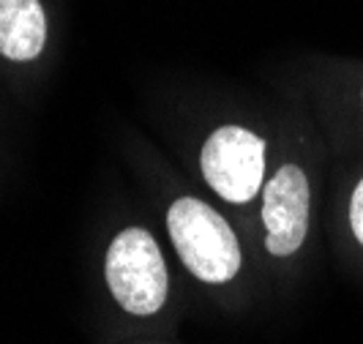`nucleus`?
I'll list each match as a JSON object with an SVG mask.
<instances>
[{"mask_svg":"<svg viewBox=\"0 0 363 344\" xmlns=\"http://www.w3.org/2000/svg\"><path fill=\"white\" fill-rule=\"evenodd\" d=\"M202 175L227 202H249L262 186L265 143L240 126H224L202 148Z\"/></svg>","mask_w":363,"mask_h":344,"instance_id":"nucleus-3","label":"nucleus"},{"mask_svg":"<svg viewBox=\"0 0 363 344\" xmlns=\"http://www.w3.org/2000/svg\"><path fill=\"white\" fill-rule=\"evenodd\" d=\"M47 41V17L38 0H0V55L33 60Z\"/></svg>","mask_w":363,"mask_h":344,"instance_id":"nucleus-5","label":"nucleus"},{"mask_svg":"<svg viewBox=\"0 0 363 344\" xmlns=\"http://www.w3.org/2000/svg\"><path fill=\"white\" fill-rule=\"evenodd\" d=\"M107 284L131 314H156L167 301V265L159 243L143 227H128L109 243Z\"/></svg>","mask_w":363,"mask_h":344,"instance_id":"nucleus-2","label":"nucleus"},{"mask_svg":"<svg viewBox=\"0 0 363 344\" xmlns=\"http://www.w3.org/2000/svg\"><path fill=\"white\" fill-rule=\"evenodd\" d=\"M350 224H352V233L363 243V181L358 183L355 194H352V205H350Z\"/></svg>","mask_w":363,"mask_h":344,"instance_id":"nucleus-6","label":"nucleus"},{"mask_svg":"<svg viewBox=\"0 0 363 344\" xmlns=\"http://www.w3.org/2000/svg\"><path fill=\"white\" fill-rule=\"evenodd\" d=\"M167 227L183 265L197 279L221 284L240 271V246L235 233L202 199H175L167 213Z\"/></svg>","mask_w":363,"mask_h":344,"instance_id":"nucleus-1","label":"nucleus"},{"mask_svg":"<svg viewBox=\"0 0 363 344\" xmlns=\"http://www.w3.org/2000/svg\"><path fill=\"white\" fill-rule=\"evenodd\" d=\"M262 221L268 230L265 246L271 254L287 257L301 249L309 227V181L301 167H281L265 186Z\"/></svg>","mask_w":363,"mask_h":344,"instance_id":"nucleus-4","label":"nucleus"}]
</instances>
